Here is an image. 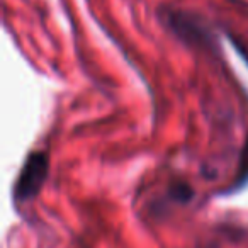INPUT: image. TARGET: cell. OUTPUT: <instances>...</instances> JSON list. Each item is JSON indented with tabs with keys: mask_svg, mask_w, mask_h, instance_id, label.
Wrapping results in <instances>:
<instances>
[{
	"mask_svg": "<svg viewBox=\"0 0 248 248\" xmlns=\"http://www.w3.org/2000/svg\"><path fill=\"white\" fill-rule=\"evenodd\" d=\"M49 173V158L45 152H32L26 158L14 186V201L17 204L32 201L45 186Z\"/></svg>",
	"mask_w": 248,
	"mask_h": 248,
	"instance_id": "cell-1",
	"label": "cell"
},
{
	"mask_svg": "<svg viewBox=\"0 0 248 248\" xmlns=\"http://www.w3.org/2000/svg\"><path fill=\"white\" fill-rule=\"evenodd\" d=\"M167 26L179 36L187 45H199V46H211L213 45V36L211 31L204 26V22L194 14L184 11H172L165 14Z\"/></svg>",
	"mask_w": 248,
	"mask_h": 248,
	"instance_id": "cell-2",
	"label": "cell"
},
{
	"mask_svg": "<svg viewBox=\"0 0 248 248\" xmlns=\"http://www.w3.org/2000/svg\"><path fill=\"white\" fill-rule=\"evenodd\" d=\"M167 196H169L170 199L173 201V202L184 204V202H189V201L192 199V197H194V190H192V187L187 186V184L177 182V184H173V186H170L169 194H167Z\"/></svg>",
	"mask_w": 248,
	"mask_h": 248,
	"instance_id": "cell-3",
	"label": "cell"
},
{
	"mask_svg": "<svg viewBox=\"0 0 248 248\" xmlns=\"http://www.w3.org/2000/svg\"><path fill=\"white\" fill-rule=\"evenodd\" d=\"M247 182H248V140H247V143H245L243 152H241V156H240V163H238V175H236V180H234L233 190L243 187Z\"/></svg>",
	"mask_w": 248,
	"mask_h": 248,
	"instance_id": "cell-4",
	"label": "cell"
}]
</instances>
